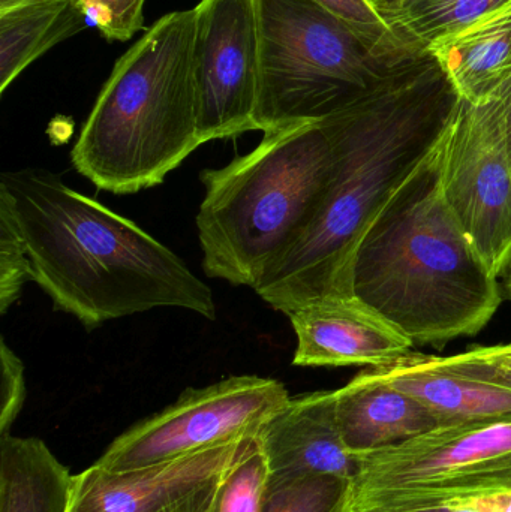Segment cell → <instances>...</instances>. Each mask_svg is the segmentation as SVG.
<instances>
[{"label": "cell", "instance_id": "obj_16", "mask_svg": "<svg viewBox=\"0 0 511 512\" xmlns=\"http://www.w3.org/2000/svg\"><path fill=\"white\" fill-rule=\"evenodd\" d=\"M471 104L492 95L511 75V0L438 39L428 50Z\"/></svg>", "mask_w": 511, "mask_h": 512}, {"label": "cell", "instance_id": "obj_21", "mask_svg": "<svg viewBox=\"0 0 511 512\" xmlns=\"http://www.w3.org/2000/svg\"><path fill=\"white\" fill-rule=\"evenodd\" d=\"M267 483L266 456L255 438L225 478L210 512H260Z\"/></svg>", "mask_w": 511, "mask_h": 512}, {"label": "cell", "instance_id": "obj_22", "mask_svg": "<svg viewBox=\"0 0 511 512\" xmlns=\"http://www.w3.org/2000/svg\"><path fill=\"white\" fill-rule=\"evenodd\" d=\"M359 33L380 56L404 62L411 53L372 0H314Z\"/></svg>", "mask_w": 511, "mask_h": 512}, {"label": "cell", "instance_id": "obj_28", "mask_svg": "<svg viewBox=\"0 0 511 512\" xmlns=\"http://www.w3.org/2000/svg\"><path fill=\"white\" fill-rule=\"evenodd\" d=\"M446 507L470 512H511V489L476 496V498L461 499Z\"/></svg>", "mask_w": 511, "mask_h": 512}, {"label": "cell", "instance_id": "obj_1", "mask_svg": "<svg viewBox=\"0 0 511 512\" xmlns=\"http://www.w3.org/2000/svg\"><path fill=\"white\" fill-rule=\"evenodd\" d=\"M461 96L429 51L396 65L368 95L323 122L335 144L326 191L296 242L254 289L288 313L351 298L356 252L395 195L437 155Z\"/></svg>", "mask_w": 511, "mask_h": 512}, {"label": "cell", "instance_id": "obj_20", "mask_svg": "<svg viewBox=\"0 0 511 512\" xmlns=\"http://www.w3.org/2000/svg\"><path fill=\"white\" fill-rule=\"evenodd\" d=\"M351 480L336 475H314L269 481L260 512H347Z\"/></svg>", "mask_w": 511, "mask_h": 512}, {"label": "cell", "instance_id": "obj_32", "mask_svg": "<svg viewBox=\"0 0 511 512\" xmlns=\"http://www.w3.org/2000/svg\"><path fill=\"white\" fill-rule=\"evenodd\" d=\"M27 0H0V9L12 8V6L20 5Z\"/></svg>", "mask_w": 511, "mask_h": 512}, {"label": "cell", "instance_id": "obj_27", "mask_svg": "<svg viewBox=\"0 0 511 512\" xmlns=\"http://www.w3.org/2000/svg\"><path fill=\"white\" fill-rule=\"evenodd\" d=\"M479 105L503 129L511 155V75L489 98L479 102Z\"/></svg>", "mask_w": 511, "mask_h": 512}, {"label": "cell", "instance_id": "obj_26", "mask_svg": "<svg viewBox=\"0 0 511 512\" xmlns=\"http://www.w3.org/2000/svg\"><path fill=\"white\" fill-rule=\"evenodd\" d=\"M0 436L9 435L26 402V376L24 364L5 339L0 340Z\"/></svg>", "mask_w": 511, "mask_h": 512}, {"label": "cell", "instance_id": "obj_17", "mask_svg": "<svg viewBox=\"0 0 511 512\" xmlns=\"http://www.w3.org/2000/svg\"><path fill=\"white\" fill-rule=\"evenodd\" d=\"M89 24L80 0H27L0 9V93L42 54Z\"/></svg>", "mask_w": 511, "mask_h": 512}, {"label": "cell", "instance_id": "obj_14", "mask_svg": "<svg viewBox=\"0 0 511 512\" xmlns=\"http://www.w3.org/2000/svg\"><path fill=\"white\" fill-rule=\"evenodd\" d=\"M336 420L348 453L366 456L438 429L425 405L392 387L374 369L335 391Z\"/></svg>", "mask_w": 511, "mask_h": 512}, {"label": "cell", "instance_id": "obj_23", "mask_svg": "<svg viewBox=\"0 0 511 512\" xmlns=\"http://www.w3.org/2000/svg\"><path fill=\"white\" fill-rule=\"evenodd\" d=\"M30 280V259L26 243L15 225L11 213L0 204V313L21 297Z\"/></svg>", "mask_w": 511, "mask_h": 512}, {"label": "cell", "instance_id": "obj_29", "mask_svg": "<svg viewBox=\"0 0 511 512\" xmlns=\"http://www.w3.org/2000/svg\"><path fill=\"white\" fill-rule=\"evenodd\" d=\"M372 2H374L375 6L380 9L381 14L386 15L390 9L395 8V5L399 0H372Z\"/></svg>", "mask_w": 511, "mask_h": 512}, {"label": "cell", "instance_id": "obj_13", "mask_svg": "<svg viewBox=\"0 0 511 512\" xmlns=\"http://www.w3.org/2000/svg\"><path fill=\"white\" fill-rule=\"evenodd\" d=\"M269 468V481L314 475L353 480L359 462L348 453L336 420L335 391L291 397L257 436Z\"/></svg>", "mask_w": 511, "mask_h": 512}, {"label": "cell", "instance_id": "obj_24", "mask_svg": "<svg viewBox=\"0 0 511 512\" xmlns=\"http://www.w3.org/2000/svg\"><path fill=\"white\" fill-rule=\"evenodd\" d=\"M429 360L434 366L446 372L501 385L511 390V343L510 345L477 346L453 357L429 355Z\"/></svg>", "mask_w": 511, "mask_h": 512}, {"label": "cell", "instance_id": "obj_19", "mask_svg": "<svg viewBox=\"0 0 511 512\" xmlns=\"http://www.w3.org/2000/svg\"><path fill=\"white\" fill-rule=\"evenodd\" d=\"M509 0H399L384 17L405 47L414 54Z\"/></svg>", "mask_w": 511, "mask_h": 512}, {"label": "cell", "instance_id": "obj_18", "mask_svg": "<svg viewBox=\"0 0 511 512\" xmlns=\"http://www.w3.org/2000/svg\"><path fill=\"white\" fill-rule=\"evenodd\" d=\"M72 481L41 439L0 436V512H68Z\"/></svg>", "mask_w": 511, "mask_h": 512}, {"label": "cell", "instance_id": "obj_9", "mask_svg": "<svg viewBox=\"0 0 511 512\" xmlns=\"http://www.w3.org/2000/svg\"><path fill=\"white\" fill-rule=\"evenodd\" d=\"M441 189L459 227L492 273L511 262V155L480 105L459 101L440 150Z\"/></svg>", "mask_w": 511, "mask_h": 512}, {"label": "cell", "instance_id": "obj_5", "mask_svg": "<svg viewBox=\"0 0 511 512\" xmlns=\"http://www.w3.org/2000/svg\"><path fill=\"white\" fill-rule=\"evenodd\" d=\"M335 156L323 120L300 122L264 132L225 167L201 171L197 230L207 276L257 288L317 209Z\"/></svg>", "mask_w": 511, "mask_h": 512}, {"label": "cell", "instance_id": "obj_7", "mask_svg": "<svg viewBox=\"0 0 511 512\" xmlns=\"http://www.w3.org/2000/svg\"><path fill=\"white\" fill-rule=\"evenodd\" d=\"M347 512L446 507L511 489V418L438 427L366 456Z\"/></svg>", "mask_w": 511, "mask_h": 512}, {"label": "cell", "instance_id": "obj_11", "mask_svg": "<svg viewBox=\"0 0 511 512\" xmlns=\"http://www.w3.org/2000/svg\"><path fill=\"white\" fill-rule=\"evenodd\" d=\"M252 439L119 474L92 465L74 475L68 512H210Z\"/></svg>", "mask_w": 511, "mask_h": 512}, {"label": "cell", "instance_id": "obj_8", "mask_svg": "<svg viewBox=\"0 0 511 512\" xmlns=\"http://www.w3.org/2000/svg\"><path fill=\"white\" fill-rule=\"evenodd\" d=\"M290 399L282 382L261 376H230L209 387L188 388L114 439L93 465L119 474L257 438Z\"/></svg>", "mask_w": 511, "mask_h": 512}, {"label": "cell", "instance_id": "obj_6", "mask_svg": "<svg viewBox=\"0 0 511 512\" xmlns=\"http://www.w3.org/2000/svg\"><path fill=\"white\" fill-rule=\"evenodd\" d=\"M255 5L257 131L327 119L372 92L401 63L380 56L314 0H255Z\"/></svg>", "mask_w": 511, "mask_h": 512}, {"label": "cell", "instance_id": "obj_12", "mask_svg": "<svg viewBox=\"0 0 511 512\" xmlns=\"http://www.w3.org/2000/svg\"><path fill=\"white\" fill-rule=\"evenodd\" d=\"M300 367H380L410 352L413 342L357 297L315 301L288 313Z\"/></svg>", "mask_w": 511, "mask_h": 512}, {"label": "cell", "instance_id": "obj_15", "mask_svg": "<svg viewBox=\"0 0 511 512\" xmlns=\"http://www.w3.org/2000/svg\"><path fill=\"white\" fill-rule=\"evenodd\" d=\"M392 387L419 400L440 427L488 423L511 418V390L434 366L429 355L407 352L371 367Z\"/></svg>", "mask_w": 511, "mask_h": 512}, {"label": "cell", "instance_id": "obj_4", "mask_svg": "<svg viewBox=\"0 0 511 512\" xmlns=\"http://www.w3.org/2000/svg\"><path fill=\"white\" fill-rule=\"evenodd\" d=\"M195 9L165 14L117 60L71 152L101 191L162 185L203 146L195 110Z\"/></svg>", "mask_w": 511, "mask_h": 512}, {"label": "cell", "instance_id": "obj_25", "mask_svg": "<svg viewBox=\"0 0 511 512\" xmlns=\"http://www.w3.org/2000/svg\"><path fill=\"white\" fill-rule=\"evenodd\" d=\"M80 5L107 41L126 42L144 29L146 0H80Z\"/></svg>", "mask_w": 511, "mask_h": 512}, {"label": "cell", "instance_id": "obj_31", "mask_svg": "<svg viewBox=\"0 0 511 512\" xmlns=\"http://www.w3.org/2000/svg\"><path fill=\"white\" fill-rule=\"evenodd\" d=\"M503 277L504 288H506L507 295H509V298L511 300V262L509 264V267H507V270L504 271Z\"/></svg>", "mask_w": 511, "mask_h": 512}, {"label": "cell", "instance_id": "obj_3", "mask_svg": "<svg viewBox=\"0 0 511 512\" xmlns=\"http://www.w3.org/2000/svg\"><path fill=\"white\" fill-rule=\"evenodd\" d=\"M440 150L363 237L353 294L413 345L443 349L480 333L500 309L503 291L444 201Z\"/></svg>", "mask_w": 511, "mask_h": 512}, {"label": "cell", "instance_id": "obj_2", "mask_svg": "<svg viewBox=\"0 0 511 512\" xmlns=\"http://www.w3.org/2000/svg\"><path fill=\"white\" fill-rule=\"evenodd\" d=\"M0 204L26 243L30 280L87 330L158 307L215 321L212 289L180 256L59 174L3 173Z\"/></svg>", "mask_w": 511, "mask_h": 512}, {"label": "cell", "instance_id": "obj_30", "mask_svg": "<svg viewBox=\"0 0 511 512\" xmlns=\"http://www.w3.org/2000/svg\"><path fill=\"white\" fill-rule=\"evenodd\" d=\"M402 512H470L464 510H455V508L449 507H428V508H416V510H408Z\"/></svg>", "mask_w": 511, "mask_h": 512}, {"label": "cell", "instance_id": "obj_10", "mask_svg": "<svg viewBox=\"0 0 511 512\" xmlns=\"http://www.w3.org/2000/svg\"><path fill=\"white\" fill-rule=\"evenodd\" d=\"M195 110L201 144L257 131L260 39L255 0L195 6Z\"/></svg>", "mask_w": 511, "mask_h": 512}]
</instances>
